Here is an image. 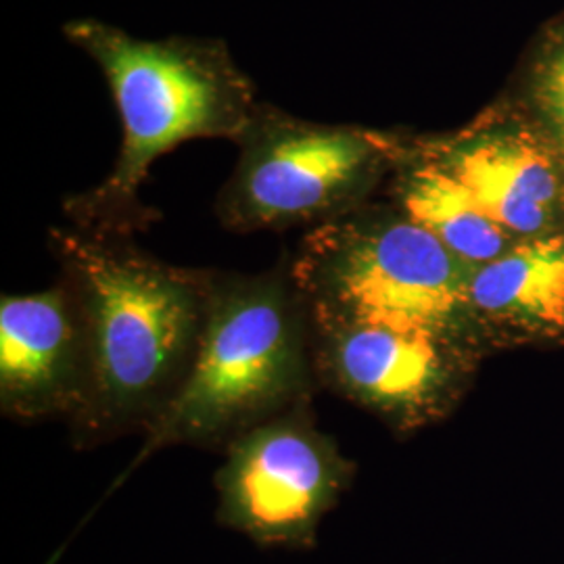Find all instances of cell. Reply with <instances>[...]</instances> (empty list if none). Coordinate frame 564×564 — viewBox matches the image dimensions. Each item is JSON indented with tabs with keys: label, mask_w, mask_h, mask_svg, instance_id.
Instances as JSON below:
<instances>
[{
	"label": "cell",
	"mask_w": 564,
	"mask_h": 564,
	"mask_svg": "<svg viewBox=\"0 0 564 564\" xmlns=\"http://www.w3.org/2000/svg\"><path fill=\"white\" fill-rule=\"evenodd\" d=\"M48 249L88 339V393L69 421L76 449L144 435L181 393L202 343L212 270L163 262L134 237L55 226Z\"/></svg>",
	"instance_id": "cell-1"
},
{
	"label": "cell",
	"mask_w": 564,
	"mask_h": 564,
	"mask_svg": "<svg viewBox=\"0 0 564 564\" xmlns=\"http://www.w3.org/2000/svg\"><path fill=\"white\" fill-rule=\"evenodd\" d=\"M63 34L99 65L121 123L111 172L69 195L65 218L84 230L137 237L162 218L141 199L151 165L197 139L237 144L262 101L220 39L144 41L95 18L65 23Z\"/></svg>",
	"instance_id": "cell-2"
},
{
	"label": "cell",
	"mask_w": 564,
	"mask_h": 564,
	"mask_svg": "<svg viewBox=\"0 0 564 564\" xmlns=\"http://www.w3.org/2000/svg\"><path fill=\"white\" fill-rule=\"evenodd\" d=\"M318 389L312 324L291 274V253L260 274L212 270L191 375L142 435L141 452L123 477L165 447L224 452L242 433L312 405Z\"/></svg>",
	"instance_id": "cell-3"
},
{
	"label": "cell",
	"mask_w": 564,
	"mask_h": 564,
	"mask_svg": "<svg viewBox=\"0 0 564 564\" xmlns=\"http://www.w3.org/2000/svg\"><path fill=\"white\" fill-rule=\"evenodd\" d=\"M473 270L395 205L366 203L310 228L291 253L310 323L384 326L484 351L468 310Z\"/></svg>",
	"instance_id": "cell-4"
},
{
	"label": "cell",
	"mask_w": 564,
	"mask_h": 564,
	"mask_svg": "<svg viewBox=\"0 0 564 564\" xmlns=\"http://www.w3.org/2000/svg\"><path fill=\"white\" fill-rule=\"evenodd\" d=\"M239 160L216 197V216L237 235L333 223L368 203L403 142L349 123L303 120L260 102Z\"/></svg>",
	"instance_id": "cell-5"
},
{
	"label": "cell",
	"mask_w": 564,
	"mask_h": 564,
	"mask_svg": "<svg viewBox=\"0 0 564 564\" xmlns=\"http://www.w3.org/2000/svg\"><path fill=\"white\" fill-rule=\"evenodd\" d=\"M356 463L326 435L312 405L260 424L224 449L216 521L260 547L307 552L324 517L354 484Z\"/></svg>",
	"instance_id": "cell-6"
},
{
	"label": "cell",
	"mask_w": 564,
	"mask_h": 564,
	"mask_svg": "<svg viewBox=\"0 0 564 564\" xmlns=\"http://www.w3.org/2000/svg\"><path fill=\"white\" fill-rule=\"evenodd\" d=\"M312 324L321 389L395 431L444 421L477 370V349L370 324Z\"/></svg>",
	"instance_id": "cell-7"
},
{
	"label": "cell",
	"mask_w": 564,
	"mask_h": 564,
	"mask_svg": "<svg viewBox=\"0 0 564 564\" xmlns=\"http://www.w3.org/2000/svg\"><path fill=\"white\" fill-rule=\"evenodd\" d=\"M88 375L86 326L65 282L0 297V410L7 419L69 423L86 402Z\"/></svg>",
	"instance_id": "cell-8"
},
{
	"label": "cell",
	"mask_w": 564,
	"mask_h": 564,
	"mask_svg": "<svg viewBox=\"0 0 564 564\" xmlns=\"http://www.w3.org/2000/svg\"><path fill=\"white\" fill-rule=\"evenodd\" d=\"M414 147L460 182L512 239L527 241L563 230V172L529 137L475 128Z\"/></svg>",
	"instance_id": "cell-9"
},
{
	"label": "cell",
	"mask_w": 564,
	"mask_h": 564,
	"mask_svg": "<svg viewBox=\"0 0 564 564\" xmlns=\"http://www.w3.org/2000/svg\"><path fill=\"white\" fill-rule=\"evenodd\" d=\"M477 339L523 343L564 335V230L512 245L468 282Z\"/></svg>",
	"instance_id": "cell-10"
},
{
	"label": "cell",
	"mask_w": 564,
	"mask_h": 564,
	"mask_svg": "<svg viewBox=\"0 0 564 564\" xmlns=\"http://www.w3.org/2000/svg\"><path fill=\"white\" fill-rule=\"evenodd\" d=\"M395 207L473 268L506 253L517 239L494 223L479 202L416 147L403 144L393 167Z\"/></svg>",
	"instance_id": "cell-11"
},
{
	"label": "cell",
	"mask_w": 564,
	"mask_h": 564,
	"mask_svg": "<svg viewBox=\"0 0 564 564\" xmlns=\"http://www.w3.org/2000/svg\"><path fill=\"white\" fill-rule=\"evenodd\" d=\"M535 102L564 160V41L547 51L535 72Z\"/></svg>",
	"instance_id": "cell-12"
}]
</instances>
